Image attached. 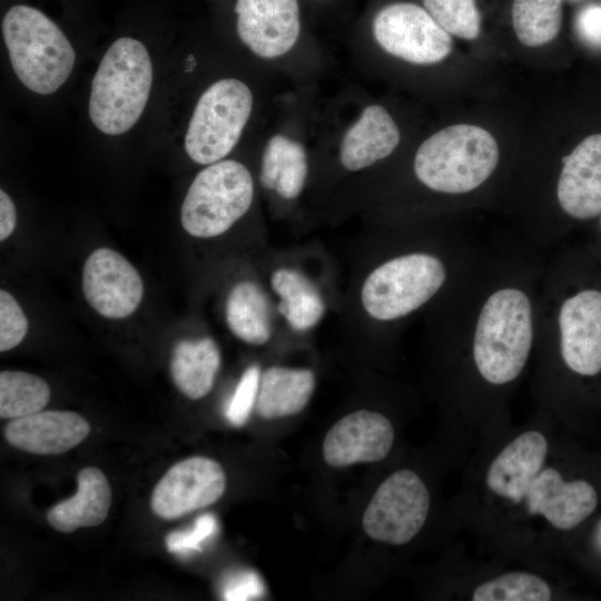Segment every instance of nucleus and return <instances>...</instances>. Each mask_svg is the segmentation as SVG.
<instances>
[{
	"instance_id": "e433bc0d",
	"label": "nucleus",
	"mask_w": 601,
	"mask_h": 601,
	"mask_svg": "<svg viewBox=\"0 0 601 601\" xmlns=\"http://www.w3.org/2000/svg\"><path fill=\"white\" fill-rule=\"evenodd\" d=\"M314 3H318V4H326V3H329L332 0H309Z\"/></svg>"
},
{
	"instance_id": "6e6552de",
	"label": "nucleus",
	"mask_w": 601,
	"mask_h": 601,
	"mask_svg": "<svg viewBox=\"0 0 601 601\" xmlns=\"http://www.w3.org/2000/svg\"><path fill=\"white\" fill-rule=\"evenodd\" d=\"M371 32L385 52L415 65L437 63L452 50L450 33L414 2L382 6L371 19Z\"/></svg>"
},
{
	"instance_id": "4c0bfd02",
	"label": "nucleus",
	"mask_w": 601,
	"mask_h": 601,
	"mask_svg": "<svg viewBox=\"0 0 601 601\" xmlns=\"http://www.w3.org/2000/svg\"><path fill=\"white\" fill-rule=\"evenodd\" d=\"M600 225H601V220H600Z\"/></svg>"
},
{
	"instance_id": "7ed1b4c3",
	"label": "nucleus",
	"mask_w": 601,
	"mask_h": 601,
	"mask_svg": "<svg viewBox=\"0 0 601 601\" xmlns=\"http://www.w3.org/2000/svg\"><path fill=\"white\" fill-rule=\"evenodd\" d=\"M533 341L532 306L514 287L495 290L480 312L473 359L480 375L493 385L514 381L524 368Z\"/></svg>"
},
{
	"instance_id": "c85d7f7f",
	"label": "nucleus",
	"mask_w": 601,
	"mask_h": 601,
	"mask_svg": "<svg viewBox=\"0 0 601 601\" xmlns=\"http://www.w3.org/2000/svg\"><path fill=\"white\" fill-rule=\"evenodd\" d=\"M422 4L450 35L467 40L479 36L481 17L475 0H422Z\"/></svg>"
},
{
	"instance_id": "f3484780",
	"label": "nucleus",
	"mask_w": 601,
	"mask_h": 601,
	"mask_svg": "<svg viewBox=\"0 0 601 601\" xmlns=\"http://www.w3.org/2000/svg\"><path fill=\"white\" fill-rule=\"evenodd\" d=\"M556 195L561 208L573 218L601 214V134L588 136L563 158Z\"/></svg>"
},
{
	"instance_id": "4468645a",
	"label": "nucleus",
	"mask_w": 601,
	"mask_h": 601,
	"mask_svg": "<svg viewBox=\"0 0 601 601\" xmlns=\"http://www.w3.org/2000/svg\"><path fill=\"white\" fill-rule=\"evenodd\" d=\"M560 349L566 367L581 376L601 372V292L581 290L559 313Z\"/></svg>"
},
{
	"instance_id": "473e14b6",
	"label": "nucleus",
	"mask_w": 601,
	"mask_h": 601,
	"mask_svg": "<svg viewBox=\"0 0 601 601\" xmlns=\"http://www.w3.org/2000/svg\"><path fill=\"white\" fill-rule=\"evenodd\" d=\"M220 592L228 601L254 600L264 594L265 585L255 571L237 570L223 579Z\"/></svg>"
},
{
	"instance_id": "4be33fe9",
	"label": "nucleus",
	"mask_w": 601,
	"mask_h": 601,
	"mask_svg": "<svg viewBox=\"0 0 601 601\" xmlns=\"http://www.w3.org/2000/svg\"><path fill=\"white\" fill-rule=\"evenodd\" d=\"M315 385L308 368L270 366L260 375L256 411L267 420L295 415L308 404Z\"/></svg>"
},
{
	"instance_id": "f704fd0d",
	"label": "nucleus",
	"mask_w": 601,
	"mask_h": 601,
	"mask_svg": "<svg viewBox=\"0 0 601 601\" xmlns=\"http://www.w3.org/2000/svg\"><path fill=\"white\" fill-rule=\"evenodd\" d=\"M17 224L16 206L7 191L0 190V240L8 239Z\"/></svg>"
},
{
	"instance_id": "f257e3e1",
	"label": "nucleus",
	"mask_w": 601,
	"mask_h": 601,
	"mask_svg": "<svg viewBox=\"0 0 601 601\" xmlns=\"http://www.w3.org/2000/svg\"><path fill=\"white\" fill-rule=\"evenodd\" d=\"M1 32L12 70L38 95L57 91L72 72L76 52L59 23L28 1H12L1 19Z\"/></svg>"
},
{
	"instance_id": "5701e85b",
	"label": "nucleus",
	"mask_w": 601,
	"mask_h": 601,
	"mask_svg": "<svg viewBox=\"0 0 601 601\" xmlns=\"http://www.w3.org/2000/svg\"><path fill=\"white\" fill-rule=\"evenodd\" d=\"M219 367L220 352L210 337L181 339L173 348L171 380L190 400H199L210 392Z\"/></svg>"
},
{
	"instance_id": "423d86ee",
	"label": "nucleus",
	"mask_w": 601,
	"mask_h": 601,
	"mask_svg": "<svg viewBox=\"0 0 601 601\" xmlns=\"http://www.w3.org/2000/svg\"><path fill=\"white\" fill-rule=\"evenodd\" d=\"M254 95L246 82L221 78L208 86L190 116L184 148L198 165L225 159L239 141L250 118Z\"/></svg>"
},
{
	"instance_id": "c756f323",
	"label": "nucleus",
	"mask_w": 601,
	"mask_h": 601,
	"mask_svg": "<svg viewBox=\"0 0 601 601\" xmlns=\"http://www.w3.org/2000/svg\"><path fill=\"white\" fill-rule=\"evenodd\" d=\"M262 372L257 365H250L242 374L230 396L225 416L234 426H243L256 405Z\"/></svg>"
},
{
	"instance_id": "2f4dec72",
	"label": "nucleus",
	"mask_w": 601,
	"mask_h": 601,
	"mask_svg": "<svg viewBox=\"0 0 601 601\" xmlns=\"http://www.w3.org/2000/svg\"><path fill=\"white\" fill-rule=\"evenodd\" d=\"M29 323L17 299L4 289L0 290V352L18 346L26 337Z\"/></svg>"
},
{
	"instance_id": "9b49d317",
	"label": "nucleus",
	"mask_w": 601,
	"mask_h": 601,
	"mask_svg": "<svg viewBox=\"0 0 601 601\" xmlns=\"http://www.w3.org/2000/svg\"><path fill=\"white\" fill-rule=\"evenodd\" d=\"M81 287L90 307L110 319L130 316L144 297V282L134 265L118 252L100 247L86 259Z\"/></svg>"
},
{
	"instance_id": "ddd939ff",
	"label": "nucleus",
	"mask_w": 601,
	"mask_h": 601,
	"mask_svg": "<svg viewBox=\"0 0 601 601\" xmlns=\"http://www.w3.org/2000/svg\"><path fill=\"white\" fill-rule=\"evenodd\" d=\"M523 503L528 514L541 515L559 531H571L595 512L599 494L588 480H565L559 470L550 466L535 476Z\"/></svg>"
},
{
	"instance_id": "bb28decb",
	"label": "nucleus",
	"mask_w": 601,
	"mask_h": 601,
	"mask_svg": "<svg viewBox=\"0 0 601 601\" xmlns=\"http://www.w3.org/2000/svg\"><path fill=\"white\" fill-rule=\"evenodd\" d=\"M50 388L41 377L20 371L0 373V417L17 418L42 411Z\"/></svg>"
},
{
	"instance_id": "1a4fd4ad",
	"label": "nucleus",
	"mask_w": 601,
	"mask_h": 601,
	"mask_svg": "<svg viewBox=\"0 0 601 601\" xmlns=\"http://www.w3.org/2000/svg\"><path fill=\"white\" fill-rule=\"evenodd\" d=\"M430 505V493L422 479L411 470H400L378 486L362 525L373 540L402 545L422 530Z\"/></svg>"
},
{
	"instance_id": "cd10ccee",
	"label": "nucleus",
	"mask_w": 601,
	"mask_h": 601,
	"mask_svg": "<svg viewBox=\"0 0 601 601\" xmlns=\"http://www.w3.org/2000/svg\"><path fill=\"white\" fill-rule=\"evenodd\" d=\"M471 597L473 601H548L552 599V589L536 574L514 571L482 582Z\"/></svg>"
},
{
	"instance_id": "aec40b11",
	"label": "nucleus",
	"mask_w": 601,
	"mask_h": 601,
	"mask_svg": "<svg viewBox=\"0 0 601 601\" xmlns=\"http://www.w3.org/2000/svg\"><path fill=\"white\" fill-rule=\"evenodd\" d=\"M77 484L73 496L59 502L47 513L48 523L59 532L99 525L108 515L111 489L106 475L99 469L88 466L79 471Z\"/></svg>"
},
{
	"instance_id": "393cba45",
	"label": "nucleus",
	"mask_w": 601,
	"mask_h": 601,
	"mask_svg": "<svg viewBox=\"0 0 601 601\" xmlns=\"http://www.w3.org/2000/svg\"><path fill=\"white\" fill-rule=\"evenodd\" d=\"M229 331L250 345L266 344L273 334L272 309L267 295L252 280L233 285L225 302Z\"/></svg>"
},
{
	"instance_id": "412c9836",
	"label": "nucleus",
	"mask_w": 601,
	"mask_h": 601,
	"mask_svg": "<svg viewBox=\"0 0 601 601\" xmlns=\"http://www.w3.org/2000/svg\"><path fill=\"white\" fill-rule=\"evenodd\" d=\"M307 177L308 157L304 145L285 134L273 135L262 154L260 185L285 200H293L302 194Z\"/></svg>"
},
{
	"instance_id": "6ab92c4d",
	"label": "nucleus",
	"mask_w": 601,
	"mask_h": 601,
	"mask_svg": "<svg viewBox=\"0 0 601 601\" xmlns=\"http://www.w3.org/2000/svg\"><path fill=\"white\" fill-rule=\"evenodd\" d=\"M400 139L398 127L387 109L377 104L368 105L339 141V164L351 173L364 170L388 157Z\"/></svg>"
},
{
	"instance_id": "72a5a7b5",
	"label": "nucleus",
	"mask_w": 601,
	"mask_h": 601,
	"mask_svg": "<svg viewBox=\"0 0 601 601\" xmlns=\"http://www.w3.org/2000/svg\"><path fill=\"white\" fill-rule=\"evenodd\" d=\"M575 31L583 42L601 49V4H590L578 13Z\"/></svg>"
},
{
	"instance_id": "c9c22d12",
	"label": "nucleus",
	"mask_w": 601,
	"mask_h": 601,
	"mask_svg": "<svg viewBox=\"0 0 601 601\" xmlns=\"http://www.w3.org/2000/svg\"><path fill=\"white\" fill-rule=\"evenodd\" d=\"M591 544L597 555L601 559V518L598 519L595 525L593 526L591 533Z\"/></svg>"
},
{
	"instance_id": "2eb2a0df",
	"label": "nucleus",
	"mask_w": 601,
	"mask_h": 601,
	"mask_svg": "<svg viewBox=\"0 0 601 601\" xmlns=\"http://www.w3.org/2000/svg\"><path fill=\"white\" fill-rule=\"evenodd\" d=\"M394 442L391 421L381 413L358 410L336 422L323 442V456L333 467L383 460Z\"/></svg>"
},
{
	"instance_id": "dca6fc26",
	"label": "nucleus",
	"mask_w": 601,
	"mask_h": 601,
	"mask_svg": "<svg viewBox=\"0 0 601 601\" xmlns=\"http://www.w3.org/2000/svg\"><path fill=\"white\" fill-rule=\"evenodd\" d=\"M549 442L539 431H526L510 441L492 460L485 475L491 493L512 503L524 502L526 492L544 467Z\"/></svg>"
},
{
	"instance_id": "b1692460",
	"label": "nucleus",
	"mask_w": 601,
	"mask_h": 601,
	"mask_svg": "<svg viewBox=\"0 0 601 601\" xmlns=\"http://www.w3.org/2000/svg\"><path fill=\"white\" fill-rule=\"evenodd\" d=\"M269 283L278 297V313L292 329L307 332L319 324L326 305L305 274L292 267H279L270 274Z\"/></svg>"
},
{
	"instance_id": "a878e982",
	"label": "nucleus",
	"mask_w": 601,
	"mask_h": 601,
	"mask_svg": "<svg viewBox=\"0 0 601 601\" xmlns=\"http://www.w3.org/2000/svg\"><path fill=\"white\" fill-rule=\"evenodd\" d=\"M561 0H514L512 23L520 42L538 47L553 40L561 27Z\"/></svg>"
},
{
	"instance_id": "39448f33",
	"label": "nucleus",
	"mask_w": 601,
	"mask_h": 601,
	"mask_svg": "<svg viewBox=\"0 0 601 601\" xmlns=\"http://www.w3.org/2000/svg\"><path fill=\"white\" fill-rule=\"evenodd\" d=\"M254 180L240 161L223 159L207 165L189 185L180 208L186 233L213 238L226 233L249 210Z\"/></svg>"
},
{
	"instance_id": "7c9ffc66",
	"label": "nucleus",
	"mask_w": 601,
	"mask_h": 601,
	"mask_svg": "<svg viewBox=\"0 0 601 601\" xmlns=\"http://www.w3.org/2000/svg\"><path fill=\"white\" fill-rule=\"evenodd\" d=\"M218 531L217 520L213 514H203L196 519L191 529L173 531L166 536V548L170 553L189 556L201 552L203 544Z\"/></svg>"
},
{
	"instance_id": "f03ea898",
	"label": "nucleus",
	"mask_w": 601,
	"mask_h": 601,
	"mask_svg": "<svg viewBox=\"0 0 601 601\" xmlns=\"http://www.w3.org/2000/svg\"><path fill=\"white\" fill-rule=\"evenodd\" d=\"M154 67L138 38H117L102 56L91 81L88 114L107 136L129 131L140 119L151 90Z\"/></svg>"
},
{
	"instance_id": "f8f14e48",
	"label": "nucleus",
	"mask_w": 601,
	"mask_h": 601,
	"mask_svg": "<svg viewBox=\"0 0 601 601\" xmlns=\"http://www.w3.org/2000/svg\"><path fill=\"white\" fill-rule=\"evenodd\" d=\"M226 489V475L219 463L193 456L173 465L151 495V509L165 520L183 516L211 505Z\"/></svg>"
},
{
	"instance_id": "20e7f679",
	"label": "nucleus",
	"mask_w": 601,
	"mask_h": 601,
	"mask_svg": "<svg viewBox=\"0 0 601 601\" xmlns=\"http://www.w3.org/2000/svg\"><path fill=\"white\" fill-rule=\"evenodd\" d=\"M499 161V147L484 128L459 124L443 128L418 147L413 162L416 178L444 194H463L482 185Z\"/></svg>"
},
{
	"instance_id": "9d476101",
	"label": "nucleus",
	"mask_w": 601,
	"mask_h": 601,
	"mask_svg": "<svg viewBox=\"0 0 601 601\" xmlns=\"http://www.w3.org/2000/svg\"><path fill=\"white\" fill-rule=\"evenodd\" d=\"M239 41L255 56L277 59L298 42L300 0H224Z\"/></svg>"
},
{
	"instance_id": "a211bd4d",
	"label": "nucleus",
	"mask_w": 601,
	"mask_h": 601,
	"mask_svg": "<svg viewBox=\"0 0 601 601\" xmlns=\"http://www.w3.org/2000/svg\"><path fill=\"white\" fill-rule=\"evenodd\" d=\"M90 432L85 417L70 411H39L12 418L4 437L14 447L33 454H61L81 443Z\"/></svg>"
},
{
	"instance_id": "0eeeda50",
	"label": "nucleus",
	"mask_w": 601,
	"mask_h": 601,
	"mask_svg": "<svg viewBox=\"0 0 601 601\" xmlns=\"http://www.w3.org/2000/svg\"><path fill=\"white\" fill-rule=\"evenodd\" d=\"M445 278V266L435 255L416 252L396 256L366 276L361 288V304L376 321H395L427 303Z\"/></svg>"
}]
</instances>
